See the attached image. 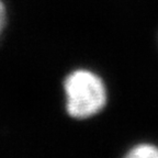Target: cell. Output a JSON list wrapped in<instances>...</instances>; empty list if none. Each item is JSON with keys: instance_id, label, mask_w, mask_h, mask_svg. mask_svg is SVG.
Returning <instances> with one entry per match:
<instances>
[{"instance_id": "obj_1", "label": "cell", "mask_w": 158, "mask_h": 158, "mask_svg": "<svg viewBox=\"0 0 158 158\" xmlns=\"http://www.w3.org/2000/svg\"><path fill=\"white\" fill-rule=\"evenodd\" d=\"M66 110L76 120L97 115L106 108L108 89L103 79L89 69H77L64 81Z\"/></svg>"}, {"instance_id": "obj_2", "label": "cell", "mask_w": 158, "mask_h": 158, "mask_svg": "<svg viewBox=\"0 0 158 158\" xmlns=\"http://www.w3.org/2000/svg\"><path fill=\"white\" fill-rule=\"evenodd\" d=\"M125 156L131 158H158V145L147 142L137 143L128 148Z\"/></svg>"}, {"instance_id": "obj_3", "label": "cell", "mask_w": 158, "mask_h": 158, "mask_svg": "<svg viewBox=\"0 0 158 158\" xmlns=\"http://www.w3.org/2000/svg\"><path fill=\"white\" fill-rule=\"evenodd\" d=\"M6 8L3 6V3L1 2V0H0V34L2 32L3 27H5V24H6Z\"/></svg>"}]
</instances>
